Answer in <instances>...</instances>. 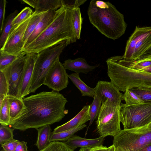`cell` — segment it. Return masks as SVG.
<instances>
[{
  "label": "cell",
  "instance_id": "6da1fadb",
  "mask_svg": "<svg viewBox=\"0 0 151 151\" xmlns=\"http://www.w3.org/2000/svg\"><path fill=\"white\" fill-rule=\"evenodd\" d=\"M23 100L24 108L9 125L15 129L23 131L50 125L60 122L68 113L65 108L67 99L54 91H43Z\"/></svg>",
  "mask_w": 151,
  "mask_h": 151
},
{
  "label": "cell",
  "instance_id": "7a4b0ae2",
  "mask_svg": "<svg viewBox=\"0 0 151 151\" xmlns=\"http://www.w3.org/2000/svg\"><path fill=\"white\" fill-rule=\"evenodd\" d=\"M53 22L33 42L24 49L26 53H38L49 47L65 42L68 45L77 40L73 27V10L62 6L56 10Z\"/></svg>",
  "mask_w": 151,
  "mask_h": 151
},
{
  "label": "cell",
  "instance_id": "3957f363",
  "mask_svg": "<svg viewBox=\"0 0 151 151\" xmlns=\"http://www.w3.org/2000/svg\"><path fill=\"white\" fill-rule=\"evenodd\" d=\"M87 13L91 23L107 37L115 40L125 33L127 24L124 15L110 2L91 1Z\"/></svg>",
  "mask_w": 151,
  "mask_h": 151
},
{
  "label": "cell",
  "instance_id": "277c9868",
  "mask_svg": "<svg viewBox=\"0 0 151 151\" xmlns=\"http://www.w3.org/2000/svg\"><path fill=\"white\" fill-rule=\"evenodd\" d=\"M106 63L108 75L119 91L124 92L127 88H151V73L124 66L118 62L116 56L108 58Z\"/></svg>",
  "mask_w": 151,
  "mask_h": 151
},
{
  "label": "cell",
  "instance_id": "5b68a950",
  "mask_svg": "<svg viewBox=\"0 0 151 151\" xmlns=\"http://www.w3.org/2000/svg\"><path fill=\"white\" fill-rule=\"evenodd\" d=\"M151 144V122L145 126L121 130L114 137L113 145L122 151H138Z\"/></svg>",
  "mask_w": 151,
  "mask_h": 151
},
{
  "label": "cell",
  "instance_id": "8992f818",
  "mask_svg": "<svg viewBox=\"0 0 151 151\" xmlns=\"http://www.w3.org/2000/svg\"><path fill=\"white\" fill-rule=\"evenodd\" d=\"M67 45L65 42L46 48L37 53L31 82L30 92L35 93L44 85L47 73L53 64Z\"/></svg>",
  "mask_w": 151,
  "mask_h": 151
},
{
  "label": "cell",
  "instance_id": "52a82bcc",
  "mask_svg": "<svg viewBox=\"0 0 151 151\" xmlns=\"http://www.w3.org/2000/svg\"><path fill=\"white\" fill-rule=\"evenodd\" d=\"M107 99L102 104L96 121L97 130L100 136L114 137L121 131V105Z\"/></svg>",
  "mask_w": 151,
  "mask_h": 151
},
{
  "label": "cell",
  "instance_id": "ba28073f",
  "mask_svg": "<svg viewBox=\"0 0 151 151\" xmlns=\"http://www.w3.org/2000/svg\"><path fill=\"white\" fill-rule=\"evenodd\" d=\"M120 117L124 129L147 125L151 122V103H144L129 106L122 103Z\"/></svg>",
  "mask_w": 151,
  "mask_h": 151
},
{
  "label": "cell",
  "instance_id": "9c48e42d",
  "mask_svg": "<svg viewBox=\"0 0 151 151\" xmlns=\"http://www.w3.org/2000/svg\"><path fill=\"white\" fill-rule=\"evenodd\" d=\"M27 53L22 52L13 63L1 71L8 85V95L18 97L26 60Z\"/></svg>",
  "mask_w": 151,
  "mask_h": 151
},
{
  "label": "cell",
  "instance_id": "30bf717a",
  "mask_svg": "<svg viewBox=\"0 0 151 151\" xmlns=\"http://www.w3.org/2000/svg\"><path fill=\"white\" fill-rule=\"evenodd\" d=\"M31 16L9 34L4 45L0 48V52L18 55L23 51L25 45L23 38Z\"/></svg>",
  "mask_w": 151,
  "mask_h": 151
},
{
  "label": "cell",
  "instance_id": "8fae6325",
  "mask_svg": "<svg viewBox=\"0 0 151 151\" xmlns=\"http://www.w3.org/2000/svg\"><path fill=\"white\" fill-rule=\"evenodd\" d=\"M68 78L66 69L58 59L53 64L48 71L44 85L53 91L58 92L67 87Z\"/></svg>",
  "mask_w": 151,
  "mask_h": 151
},
{
  "label": "cell",
  "instance_id": "7c38bea8",
  "mask_svg": "<svg viewBox=\"0 0 151 151\" xmlns=\"http://www.w3.org/2000/svg\"><path fill=\"white\" fill-rule=\"evenodd\" d=\"M94 88L95 94L102 103L107 99L114 102L121 104L123 100V94L111 81H99Z\"/></svg>",
  "mask_w": 151,
  "mask_h": 151
},
{
  "label": "cell",
  "instance_id": "4fadbf2b",
  "mask_svg": "<svg viewBox=\"0 0 151 151\" xmlns=\"http://www.w3.org/2000/svg\"><path fill=\"white\" fill-rule=\"evenodd\" d=\"M37 53H27L26 60L19 88L18 98L23 99L30 93V89Z\"/></svg>",
  "mask_w": 151,
  "mask_h": 151
},
{
  "label": "cell",
  "instance_id": "5bb4252c",
  "mask_svg": "<svg viewBox=\"0 0 151 151\" xmlns=\"http://www.w3.org/2000/svg\"><path fill=\"white\" fill-rule=\"evenodd\" d=\"M90 105L84 106L73 118L65 124L55 128L52 132L58 133L80 127L90 120L89 110Z\"/></svg>",
  "mask_w": 151,
  "mask_h": 151
},
{
  "label": "cell",
  "instance_id": "9a60e30c",
  "mask_svg": "<svg viewBox=\"0 0 151 151\" xmlns=\"http://www.w3.org/2000/svg\"><path fill=\"white\" fill-rule=\"evenodd\" d=\"M151 32V27H136L135 30L127 41L124 58L131 60L136 45L143 37Z\"/></svg>",
  "mask_w": 151,
  "mask_h": 151
},
{
  "label": "cell",
  "instance_id": "2e32d148",
  "mask_svg": "<svg viewBox=\"0 0 151 151\" xmlns=\"http://www.w3.org/2000/svg\"><path fill=\"white\" fill-rule=\"evenodd\" d=\"M56 13V10H49L45 13L28 38L24 49L33 42L46 29L54 19Z\"/></svg>",
  "mask_w": 151,
  "mask_h": 151
},
{
  "label": "cell",
  "instance_id": "e0dca14e",
  "mask_svg": "<svg viewBox=\"0 0 151 151\" xmlns=\"http://www.w3.org/2000/svg\"><path fill=\"white\" fill-rule=\"evenodd\" d=\"M104 138L100 136L96 138L89 139L75 135L73 136L65 142L69 147L74 150L79 147L92 148L102 145Z\"/></svg>",
  "mask_w": 151,
  "mask_h": 151
},
{
  "label": "cell",
  "instance_id": "ac0fdd59",
  "mask_svg": "<svg viewBox=\"0 0 151 151\" xmlns=\"http://www.w3.org/2000/svg\"><path fill=\"white\" fill-rule=\"evenodd\" d=\"M66 69L68 70L79 74H86L92 71L98 66L90 65L83 58H78L74 60L68 59L63 64Z\"/></svg>",
  "mask_w": 151,
  "mask_h": 151
},
{
  "label": "cell",
  "instance_id": "d6986e66",
  "mask_svg": "<svg viewBox=\"0 0 151 151\" xmlns=\"http://www.w3.org/2000/svg\"><path fill=\"white\" fill-rule=\"evenodd\" d=\"M40 12L56 10L62 6L61 0H22L21 1Z\"/></svg>",
  "mask_w": 151,
  "mask_h": 151
},
{
  "label": "cell",
  "instance_id": "ffe728a7",
  "mask_svg": "<svg viewBox=\"0 0 151 151\" xmlns=\"http://www.w3.org/2000/svg\"><path fill=\"white\" fill-rule=\"evenodd\" d=\"M38 136L35 145L39 150L47 147L51 142L50 141L52 129L50 125H46L37 129Z\"/></svg>",
  "mask_w": 151,
  "mask_h": 151
},
{
  "label": "cell",
  "instance_id": "44dd1931",
  "mask_svg": "<svg viewBox=\"0 0 151 151\" xmlns=\"http://www.w3.org/2000/svg\"><path fill=\"white\" fill-rule=\"evenodd\" d=\"M68 78L80 91L82 96L93 98L95 94L94 88L88 86L81 79L79 74L74 73L68 75Z\"/></svg>",
  "mask_w": 151,
  "mask_h": 151
},
{
  "label": "cell",
  "instance_id": "7402d4cb",
  "mask_svg": "<svg viewBox=\"0 0 151 151\" xmlns=\"http://www.w3.org/2000/svg\"><path fill=\"white\" fill-rule=\"evenodd\" d=\"M46 12H40L35 10L32 14L23 38L25 45L28 38L35 29L37 24Z\"/></svg>",
  "mask_w": 151,
  "mask_h": 151
},
{
  "label": "cell",
  "instance_id": "603a6c76",
  "mask_svg": "<svg viewBox=\"0 0 151 151\" xmlns=\"http://www.w3.org/2000/svg\"><path fill=\"white\" fill-rule=\"evenodd\" d=\"M8 96L9 103L10 116L12 121L20 113L24 108L25 106L23 99Z\"/></svg>",
  "mask_w": 151,
  "mask_h": 151
},
{
  "label": "cell",
  "instance_id": "cb8c5ba5",
  "mask_svg": "<svg viewBox=\"0 0 151 151\" xmlns=\"http://www.w3.org/2000/svg\"><path fill=\"white\" fill-rule=\"evenodd\" d=\"M151 46V32L146 35L138 42L135 47L131 60H136Z\"/></svg>",
  "mask_w": 151,
  "mask_h": 151
},
{
  "label": "cell",
  "instance_id": "d4e9b609",
  "mask_svg": "<svg viewBox=\"0 0 151 151\" xmlns=\"http://www.w3.org/2000/svg\"><path fill=\"white\" fill-rule=\"evenodd\" d=\"M86 126V124H84L80 127L65 131L58 133L52 132L50 138V142L67 141L76 132L83 129Z\"/></svg>",
  "mask_w": 151,
  "mask_h": 151
},
{
  "label": "cell",
  "instance_id": "484cf974",
  "mask_svg": "<svg viewBox=\"0 0 151 151\" xmlns=\"http://www.w3.org/2000/svg\"><path fill=\"white\" fill-rule=\"evenodd\" d=\"M18 14V11L15 10L10 14L5 19L0 37V47L4 45L12 27V23L15 17Z\"/></svg>",
  "mask_w": 151,
  "mask_h": 151
},
{
  "label": "cell",
  "instance_id": "4316f807",
  "mask_svg": "<svg viewBox=\"0 0 151 151\" xmlns=\"http://www.w3.org/2000/svg\"><path fill=\"white\" fill-rule=\"evenodd\" d=\"M11 121L9 98L7 95L5 97L0 106V123L1 124L9 126L10 125Z\"/></svg>",
  "mask_w": 151,
  "mask_h": 151
},
{
  "label": "cell",
  "instance_id": "83f0119b",
  "mask_svg": "<svg viewBox=\"0 0 151 151\" xmlns=\"http://www.w3.org/2000/svg\"><path fill=\"white\" fill-rule=\"evenodd\" d=\"M101 103L99 99L95 94L93 101L90 105L89 110L90 120L86 132V135L87 134L89 127L92 124L94 120L98 117L101 108Z\"/></svg>",
  "mask_w": 151,
  "mask_h": 151
},
{
  "label": "cell",
  "instance_id": "f1b7e54d",
  "mask_svg": "<svg viewBox=\"0 0 151 151\" xmlns=\"http://www.w3.org/2000/svg\"><path fill=\"white\" fill-rule=\"evenodd\" d=\"M33 13L32 10L30 7H26L24 8L13 19L12 23V27L9 34L30 17Z\"/></svg>",
  "mask_w": 151,
  "mask_h": 151
},
{
  "label": "cell",
  "instance_id": "f546056e",
  "mask_svg": "<svg viewBox=\"0 0 151 151\" xmlns=\"http://www.w3.org/2000/svg\"><path fill=\"white\" fill-rule=\"evenodd\" d=\"M73 11V25L76 37L80 39L82 24L83 19L82 18L80 8L76 9Z\"/></svg>",
  "mask_w": 151,
  "mask_h": 151
},
{
  "label": "cell",
  "instance_id": "4dcf8cb0",
  "mask_svg": "<svg viewBox=\"0 0 151 151\" xmlns=\"http://www.w3.org/2000/svg\"><path fill=\"white\" fill-rule=\"evenodd\" d=\"M129 89L144 103H151V88L134 87Z\"/></svg>",
  "mask_w": 151,
  "mask_h": 151
},
{
  "label": "cell",
  "instance_id": "1f68e13d",
  "mask_svg": "<svg viewBox=\"0 0 151 151\" xmlns=\"http://www.w3.org/2000/svg\"><path fill=\"white\" fill-rule=\"evenodd\" d=\"M15 129L8 126L1 124L0 126V144L1 145L13 139Z\"/></svg>",
  "mask_w": 151,
  "mask_h": 151
},
{
  "label": "cell",
  "instance_id": "d6a6232c",
  "mask_svg": "<svg viewBox=\"0 0 151 151\" xmlns=\"http://www.w3.org/2000/svg\"><path fill=\"white\" fill-rule=\"evenodd\" d=\"M38 151H74L65 142L61 141L51 142L43 149Z\"/></svg>",
  "mask_w": 151,
  "mask_h": 151
},
{
  "label": "cell",
  "instance_id": "836d02e7",
  "mask_svg": "<svg viewBox=\"0 0 151 151\" xmlns=\"http://www.w3.org/2000/svg\"><path fill=\"white\" fill-rule=\"evenodd\" d=\"M123 100L127 105H132L144 102L134 93L128 88H127L123 94Z\"/></svg>",
  "mask_w": 151,
  "mask_h": 151
},
{
  "label": "cell",
  "instance_id": "e575fe53",
  "mask_svg": "<svg viewBox=\"0 0 151 151\" xmlns=\"http://www.w3.org/2000/svg\"><path fill=\"white\" fill-rule=\"evenodd\" d=\"M18 55H13L5 54L0 51V71L15 61L19 57Z\"/></svg>",
  "mask_w": 151,
  "mask_h": 151
},
{
  "label": "cell",
  "instance_id": "d590c367",
  "mask_svg": "<svg viewBox=\"0 0 151 151\" xmlns=\"http://www.w3.org/2000/svg\"><path fill=\"white\" fill-rule=\"evenodd\" d=\"M62 6L71 10L79 8L86 0H61Z\"/></svg>",
  "mask_w": 151,
  "mask_h": 151
},
{
  "label": "cell",
  "instance_id": "8d00e7d4",
  "mask_svg": "<svg viewBox=\"0 0 151 151\" xmlns=\"http://www.w3.org/2000/svg\"><path fill=\"white\" fill-rule=\"evenodd\" d=\"M8 87L6 80L3 73L0 71V96L8 95Z\"/></svg>",
  "mask_w": 151,
  "mask_h": 151
},
{
  "label": "cell",
  "instance_id": "74e56055",
  "mask_svg": "<svg viewBox=\"0 0 151 151\" xmlns=\"http://www.w3.org/2000/svg\"><path fill=\"white\" fill-rule=\"evenodd\" d=\"M7 1L5 0H1L0 1V33H1L5 20V9Z\"/></svg>",
  "mask_w": 151,
  "mask_h": 151
},
{
  "label": "cell",
  "instance_id": "f35d334b",
  "mask_svg": "<svg viewBox=\"0 0 151 151\" xmlns=\"http://www.w3.org/2000/svg\"><path fill=\"white\" fill-rule=\"evenodd\" d=\"M20 141L13 139L1 145L5 151H14Z\"/></svg>",
  "mask_w": 151,
  "mask_h": 151
},
{
  "label": "cell",
  "instance_id": "ab89813d",
  "mask_svg": "<svg viewBox=\"0 0 151 151\" xmlns=\"http://www.w3.org/2000/svg\"><path fill=\"white\" fill-rule=\"evenodd\" d=\"M151 60V46L140 55L136 60Z\"/></svg>",
  "mask_w": 151,
  "mask_h": 151
},
{
  "label": "cell",
  "instance_id": "60d3db41",
  "mask_svg": "<svg viewBox=\"0 0 151 151\" xmlns=\"http://www.w3.org/2000/svg\"><path fill=\"white\" fill-rule=\"evenodd\" d=\"M14 151H28L27 142L24 141H19Z\"/></svg>",
  "mask_w": 151,
  "mask_h": 151
},
{
  "label": "cell",
  "instance_id": "b9f144b4",
  "mask_svg": "<svg viewBox=\"0 0 151 151\" xmlns=\"http://www.w3.org/2000/svg\"><path fill=\"white\" fill-rule=\"evenodd\" d=\"M108 147L103 145L91 148V151H107Z\"/></svg>",
  "mask_w": 151,
  "mask_h": 151
},
{
  "label": "cell",
  "instance_id": "7bdbcfd3",
  "mask_svg": "<svg viewBox=\"0 0 151 151\" xmlns=\"http://www.w3.org/2000/svg\"><path fill=\"white\" fill-rule=\"evenodd\" d=\"M138 151H151V144L145 146Z\"/></svg>",
  "mask_w": 151,
  "mask_h": 151
},
{
  "label": "cell",
  "instance_id": "ee69618b",
  "mask_svg": "<svg viewBox=\"0 0 151 151\" xmlns=\"http://www.w3.org/2000/svg\"><path fill=\"white\" fill-rule=\"evenodd\" d=\"M140 70L151 73V66L143 68Z\"/></svg>",
  "mask_w": 151,
  "mask_h": 151
},
{
  "label": "cell",
  "instance_id": "f6af8a7d",
  "mask_svg": "<svg viewBox=\"0 0 151 151\" xmlns=\"http://www.w3.org/2000/svg\"><path fill=\"white\" fill-rule=\"evenodd\" d=\"M79 151H91V148L88 147H81Z\"/></svg>",
  "mask_w": 151,
  "mask_h": 151
},
{
  "label": "cell",
  "instance_id": "bcb514c9",
  "mask_svg": "<svg viewBox=\"0 0 151 151\" xmlns=\"http://www.w3.org/2000/svg\"><path fill=\"white\" fill-rule=\"evenodd\" d=\"M115 147L114 145L113 144L111 146L108 147L107 151H115Z\"/></svg>",
  "mask_w": 151,
  "mask_h": 151
},
{
  "label": "cell",
  "instance_id": "7dc6e473",
  "mask_svg": "<svg viewBox=\"0 0 151 151\" xmlns=\"http://www.w3.org/2000/svg\"><path fill=\"white\" fill-rule=\"evenodd\" d=\"M115 151H122L115 148Z\"/></svg>",
  "mask_w": 151,
  "mask_h": 151
},
{
  "label": "cell",
  "instance_id": "c3c4849f",
  "mask_svg": "<svg viewBox=\"0 0 151 151\" xmlns=\"http://www.w3.org/2000/svg\"><path fill=\"white\" fill-rule=\"evenodd\" d=\"M1 151H5V150H4L3 149V150H1Z\"/></svg>",
  "mask_w": 151,
  "mask_h": 151
}]
</instances>
